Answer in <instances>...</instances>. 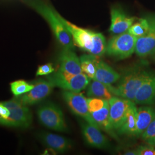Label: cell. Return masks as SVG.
<instances>
[{
  "label": "cell",
  "mask_w": 155,
  "mask_h": 155,
  "mask_svg": "<svg viewBox=\"0 0 155 155\" xmlns=\"http://www.w3.org/2000/svg\"><path fill=\"white\" fill-rule=\"evenodd\" d=\"M35 10L50 25L56 39L64 48L74 49L72 36L59 16V13L45 0H22Z\"/></svg>",
  "instance_id": "obj_1"
},
{
  "label": "cell",
  "mask_w": 155,
  "mask_h": 155,
  "mask_svg": "<svg viewBox=\"0 0 155 155\" xmlns=\"http://www.w3.org/2000/svg\"><path fill=\"white\" fill-rule=\"evenodd\" d=\"M59 16L71 34L75 45L90 54L97 57L105 54L107 43L102 33L81 28L66 20L60 14Z\"/></svg>",
  "instance_id": "obj_2"
},
{
  "label": "cell",
  "mask_w": 155,
  "mask_h": 155,
  "mask_svg": "<svg viewBox=\"0 0 155 155\" xmlns=\"http://www.w3.org/2000/svg\"><path fill=\"white\" fill-rule=\"evenodd\" d=\"M150 73V71L141 65L129 67L121 75L117 86L115 87V95L134 102L137 90Z\"/></svg>",
  "instance_id": "obj_3"
},
{
  "label": "cell",
  "mask_w": 155,
  "mask_h": 155,
  "mask_svg": "<svg viewBox=\"0 0 155 155\" xmlns=\"http://www.w3.org/2000/svg\"><path fill=\"white\" fill-rule=\"evenodd\" d=\"M137 38L128 32L116 35L106 45L107 55L118 59H124L135 52Z\"/></svg>",
  "instance_id": "obj_4"
},
{
  "label": "cell",
  "mask_w": 155,
  "mask_h": 155,
  "mask_svg": "<svg viewBox=\"0 0 155 155\" xmlns=\"http://www.w3.org/2000/svg\"><path fill=\"white\" fill-rule=\"evenodd\" d=\"M40 122L45 127L61 132L67 131L63 113L58 106L48 102L40 106L37 110Z\"/></svg>",
  "instance_id": "obj_5"
},
{
  "label": "cell",
  "mask_w": 155,
  "mask_h": 155,
  "mask_svg": "<svg viewBox=\"0 0 155 155\" xmlns=\"http://www.w3.org/2000/svg\"><path fill=\"white\" fill-rule=\"evenodd\" d=\"M2 102L10 111L9 117L5 120L3 119V126L19 128H28L31 126L32 114L27 106L15 98Z\"/></svg>",
  "instance_id": "obj_6"
},
{
  "label": "cell",
  "mask_w": 155,
  "mask_h": 155,
  "mask_svg": "<svg viewBox=\"0 0 155 155\" xmlns=\"http://www.w3.org/2000/svg\"><path fill=\"white\" fill-rule=\"evenodd\" d=\"M47 79L55 87L74 92H81L86 89L91 80L84 73L71 74L60 70L51 75Z\"/></svg>",
  "instance_id": "obj_7"
},
{
  "label": "cell",
  "mask_w": 155,
  "mask_h": 155,
  "mask_svg": "<svg viewBox=\"0 0 155 155\" xmlns=\"http://www.w3.org/2000/svg\"><path fill=\"white\" fill-rule=\"evenodd\" d=\"M62 96L67 106L74 114L82 117L86 122L99 127L91 116L87 98L83 94L80 92L64 90L62 93Z\"/></svg>",
  "instance_id": "obj_8"
},
{
  "label": "cell",
  "mask_w": 155,
  "mask_h": 155,
  "mask_svg": "<svg viewBox=\"0 0 155 155\" xmlns=\"http://www.w3.org/2000/svg\"><path fill=\"white\" fill-rule=\"evenodd\" d=\"M33 84L34 87L31 91L14 98L24 105H33L49 96L55 87L49 80L39 79L35 81Z\"/></svg>",
  "instance_id": "obj_9"
},
{
  "label": "cell",
  "mask_w": 155,
  "mask_h": 155,
  "mask_svg": "<svg viewBox=\"0 0 155 155\" xmlns=\"http://www.w3.org/2000/svg\"><path fill=\"white\" fill-rule=\"evenodd\" d=\"M110 121L113 130H117L125 121L129 111L135 104L122 97L113 96L109 100Z\"/></svg>",
  "instance_id": "obj_10"
},
{
  "label": "cell",
  "mask_w": 155,
  "mask_h": 155,
  "mask_svg": "<svg viewBox=\"0 0 155 155\" xmlns=\"http://www.w3.org/2000/svg\"><path fill=\"white\" fill-rule=\"evenodd\" d=\"M150 27L144 36L137 39L135 53L140 58L152 56L155 52V15L147 18Z\"/></svg>",
  "instance_id": "obj_11"
},
{
  "label": "cell",
  "mask_w": 155,
  "mask_h": 155,
  "mask_svg": "<svg viewBox=\"0 0 155 155\" xmlns=\"http://www.w3.org/2000/svg\"><path fill=\"white\" fill-rule=\"evenodd\" d=\"M81 129L83 138L90 146L98 149H107L109 147V141L101 132L100 127L86 122L81 124Z\"/></svg>",
  "instance_id": "obj_12"
},
{
  "label": "cell",
  "mask_w": 155,
  "mask_h": 155,
  "mask_svg": "<svg viewBox=\"0 0 155 155\" xmlns=\"http://www.w3.org/2000/svg\"><path fill=\"white\" fill-rule=\"evenodd\" d=\"M137 18L125 14L122 9L113 7L111 10V24L109 31L115 35L126 32Z\"/></svg>",
  "instance_id": "obj_13"
},
{
  "label": "cell",
  "mask_w": 155,
  "mask_h": 155,
  "mask_svg": "<svg viewBox=\"0 0 155 155\" xmlns=\"http://www.w3.org/2000/svg\"><path fill=\"white\" fill-rule=\"evenodd\" d=\"M155 102V73L151 72L137 90L134 102L138 105H152Z\"/></svg>",
  "instance_id": "obj_14"
},
{
  "label": "cell",
  "mask_w": 155,
  "mask_h": 155,
  "mask_svg": "<svg viewBox=\"0 0 155 155\" xmlns=\"http://www.w3.org/2000/svg\"><path fill=\"white\" fill-rule=\"evenodd\" d=\"M74 50L63 48L59 57V69L62 72L71 74H79L83 73L80 58L74 52Z\"/></svg>",
  "instance_id": "obj_15"
},
{
  "label": "cell",
  "mask_w": 155,
  "mask_h": 155,
  "mask_svg": "<svg viewBox=\"0 0 155 155\" xmlns=\"http://www.w3.org/2000/svg\"><path fill=\"white\" fill-rule=\"evenodd\" d=\"M39 139L50 150L58 153H64L70 150L72 146V143L70 140L53 133H40Z\"/></svg>",
  "instance_id": "obj_16"
},
{
  "label": "cell",
  "mask_w": 155,
  "mask_h": 155,
  "mask_svg": "<svg viewBox=\"0 0 155 155\" xmlns=\"http://www.w3.org/2000/svg\"><path fill=\"white\" fill-rule=\"evenodd\" d=\"M121 75L105 62L98 58L95 62V74L94 79L106 84L112 85L117 82Z\"/></svg>",
  "instance_id": "obj_17"
},
{
  "label": "cell",
  "mask_w": 155,
  "mask_h": 155,
  "mask_svg": "<svg viewBox=\"0 0 155 155\" xmlns=\"http://www.w3.org/2000/svg\"><path fill=\"white\" fill-rule=\"evenodd\" d=\"M155 118V109L150 106L137 108L136 129L134 136H141Z\"/></svg>",
  "instance_id": "obj_18"
},
{
  "label": "cell",
  "mask_w": 155,
  "mask_h": 155,
  "mask_svg": "<svg viewBox=\"0 0 155 155\" xmlns=\"http://www.w3.org/2000/svg\"><path fill=\"white\" fill-rule=\"evenodd\" d=\"M109 109L110 106L108 100L102 107L97 110L90 112V114L94 121L101 129L105 130L106 132L111 134L112 136H114V130L111 127L110 121Z\"/></svg>",
  "instance_id": "obj_19"
},
{
  "label": "cell",
  "mask_w": 155,
  "mask_h": 155,
  "mask_svg": "<svg viewBox=\"0 0 155 155\" xmlns=\"http://www.w3.org/2000/svg\"><path fill=\"white\" fill-rule=\"evenodd\" d=\"M111 85L106 84L98 81L91 79L87 88L86 94L89 98H98L109 100L113 95L111 93Z\"/></svg>",
  "instance_id": "obj_20"
},
{
  "label": "cell",
  "mask_w": 155,
  "mask_h": 155,
  "mask_svg": "<svg viewBox=\"0 0 155 155\" xmlns=\"http://www.w3.org/2000/svg\"><path fill=\"white\" fill-rule=\"evenodd\" d=\"M137 108L134 104L127 113L125 121L117 131L120 134L134 136L136 129Z\"/></svg>",
  "instance_id": "obj_21"
},
{
  "label": "cell",
  "mask_w": 155,
  "mask_h": 155,
  "mask_svg": "<svg viewBox=\"0 0 155 155\" xmlns=\"http://www.w3.org/2000/svg\"><path fill=\"white\" fill-rule=\"evenodd\" d=\"M79 58L82 72L91 79H93L95 74V62L98 57L89 54L83 55Z\"/></svg>",
  "instance_id": "obj_22"
},
{
  "label": "cell",
  "mask_w": 155,
  "mask_h": 155,
  "mask_svg": "<svg viewBox=\"0 0 155 155\" xmlns=\"http://www.w3.org/2000/svg\"><path fill=\"white\" fill-rule=\"evenodd\" d=\"M137 21L133 23L131 27L128 29L127 32L136 37L137 38L144 36L148 31L150 24L148 18H139Z\"/></svg>",
  "instance_id": "obj_23"
},
{
  "label": "cell",
  "mask_w": 155,
  "mask_h": 155,
  "mask_svg": "<svg viewBox=\"0 0 155 155\" xmlns=\"http://www.w3.org/2000/svg\"><path fill=\"white\" fill-rule=\"evenodd\" d=\"M33 87V83H29L23 80H18L11 83L12 93L15 97L28 93Z\"/></svg>",
  "instance_id": "obj_24"
},
{
  "label": "cell",
  "mask_w": 155,
  "mask_h": 155,
  "mask_svg": "<svg viewBox=\"0 0 155 155\" xmlns=\"http://www.w3.org/2000/svg\"><path fill=\"white\" fill-rule=\"evenodd\" d=\"M146 144L155 147V118L141 135Z\"/></svg>",
  "instance_id": "obj_25"
},
{
  "label": "cell",
  "mask_w": 155,
  "mask_h": 155,
  "mask_svg": "<svg viewBox=\"0 0 155 155\" xmlns=\"http://www.w3.org/2000/svg\"><path fill=\"white\" fill-rule=\"evenodd\" d=\"M54 71L55 69L53 67V64L52 63H47L39 66L36 72V76L48 75L52 74Z\"/></svg>",
  "instance_id": "obj_26"
},
{
  "label": "cell",
  "mask_w": 155,
  "mask_h": 155,
  "mask_svg": "<svg viewBox=\"0 0 155 155\" xmlns=\"http://www.w3.org/2000/svg\"><path fill=\"white\" fill-rule=\"evenodd\" d=\"M136 150L137 155H155V147L150 145L140 146Z\"/></svg>",
  "instance_id": "obj_27"
},
{
  "label": "cell",
  "mask_w": 155,
  "mask_h": 155,
  "mask_svg": "<svg viewBox=\"0 0 155 155\" xmlns=\"http://www.w3.org/2000/svg\"><path fill=\"white\" fill-rule=\"evenodd\" d=\"M10 115V111L8 107L0 102V117L2 119H7Z\"/></svg>",
  "instance_id": "obj_28"
},
{
  "label": "cell",
  "mask_w": 155,
  "mask_h": 155,
  "mask_svg": "<svg viewBox=\"0 0 155 155\" xmlns=\"http://www.w3.org/2000/svg\"><path fill=\"white\" fill-rule=\"evenodd\" d=\"M124 155H137V152L136 150H128L127 152L124 153Z\"/></svg>",
  "instance_id": "obj_29"
},
{
  "label": "cell",
  "mask_w": 155,
  "mask_h": 155,
  "mask_svg": "<svg viewBox=\"0 0 155 155\" xmlns=\"http://www.w3.org/2000/svg\"><path fill=\"white\" fill-rule=\"evenodd\" d=\"M3 124H4L3 119H2V118H1L0 117V125H3Z\"/></svg>",
  "instance_id": "obj_30"
},
{
  "label": "cell",
  "mask_w": 155,
  "mask_h": 155,
  "mask_svg": "<svg viewBox=\"0 0 155 155\" xmlns=\"http://www.w3.org/2000/svg\"><path fill=\"white\" fill-rule=\"evenodd\" d=\"M152 56L153 57V58H154V59L155 60V53H154V54H153V55H152Z\"/></svg>",
  "instance_id": "obj_31"
}]
</instances>
